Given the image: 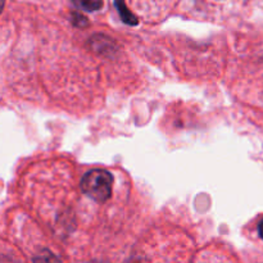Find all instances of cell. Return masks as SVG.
<instances>
[{
  "label": "cell",
  "instance_id": "cell-3",
  "mask_svg": "<svg viewBox=\"0 0 263 263\" xmlns=\"http://www.w3.org/2000/svg\"><path fill=\"white\" fill-rule=\"evenodd\" d=\"M72 3L85 12H98L103 8V0H72Z\"/></svg>",
  "mask_w": 263,
  "mask_h": 263
},
{
  "label": "cell",
  "instance_id": "cell-4",
  "mask_svg": "<svg viewBox=\"0 0 263 263\" xmlns=\"http://www.w3.org/2000/svg\"><path fill=\"white\" fill-rule=\"evenodd\" d=\"M258 234H259V236L263 239V220L258 223Z\"/></svg>",
  "mask_w": 263,
  "mask_h": 263
},
{
  "label": "cell",
  "instance_id": "cell-2",
  "mask_svg": "<svg viewBox=\"0 0 263 263\" xmlns=\"http://www.w3.org/2000/svg\"><path fill=\"white\" fill-rule=\"evenodd\" d=\"M115 4H116V8H117L118 13H120L121 20H122L126 25H128V26L138 25L139 23L138 18L135 17V14H134L131 10L127 9L125 0H115Z\"/></svg>",
  "mask_w": 263,
  "mask_h": 263
},
{
  "label": "cell",
  "instance_id": "cell-1",
  "mask_svg": "<svg viewBox=\"0 0 263 263\" xmlns=\"http://www.w3.org/2000/svg\"><path fill=\"white\" fill-rule=\"evenodd\" d=\"M113 176L105 170L95 168L82 176L80 187L81 192L90 199L98 203H104L112 197Z\"/></svg>",
  "mask_w": 263,
  "mask_h": 263
},
{
  "label": "cell",
  "instance_id": "cell-5",
  "mask_svg": "<svg viewBox=\"0 0 263 263\" xmlns=\"http://www.w3.org/2000/svg\"><path fill=\"white\" fill-rule=\"evenodd\" d=\"M4 5H5V0H0V13H2L3 9H4Z\"/></svg>",
  "mask_w": 263,
  "mask_h": 263
}]
</instances>
